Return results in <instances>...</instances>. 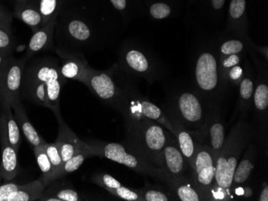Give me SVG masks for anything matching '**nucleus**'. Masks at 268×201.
<instances>
[{
    "label": "nucleus",
    "instance_id": "1",
    "mask_svg": "<svg viewBox=\"0 0 268 201\" xmlns=\"http://www.w3.org/2000/svg\"><path fill=\"white\" fill-rule=\"evenodd\" d=\"M66 81L60 74L57 59L42 56L25 66L20 98L49 108L55 115L60 112V92Z\"/></svg>",
    "mask_w": 268,
    "mask_h": 201
},
{
    "label": "nucleus",
    "instance_id": "2",
    "mask_svg": "<svg viewBox=\"0 0 268 201\" xmlns=\"http://www.w3.org/2000/svg\"><path fill=\"white\" fill-rule=\"evenodd\" d=\"M87 143L93 155H101L108 160L123 164L140 173H153V168L148 164L143 156L127 152L126 148L120 143Z\"/></svg>",
    "mask_w": 268,
    "mask_h": 201
},
{
    "label": "nucleus",
    "instance_id": "3",
    "mask_svg": "<svg viewBox=\"0 0 268 201\" xmlns=\"http://www.w3.org/2000/svg\"><path fill=\"white\" fill-rule=\"evenodd\" d=\"M233 140L230 136L222 152L216 159V171L215 178L217 185L221 188L227 189L232 186L233 177L238 164V157L240 154L241 145L238 141V136Z\"/></svg>",
    "mask_w": 268,
    "mask_h": 201
},
{
    "label": "nucleus",
    "instance_id": "4",
    "mask_svg": "<svg viewBox=\"0 0 268 201\" xmlns=\"http://www.w3.org/2000/svg\"><path fill=\"white\" fill-rule=\"evenodd\" d=\"M84 84L100 99L108 103V105L123 111L126 102L124 97L120 96L115 83L109 74L104 72H96L90 70Z\"/></svg>",
    "mask_w": 268,
    "mask_h": 201
},
{
    "label": "nucleus",
    "instance_id": "5",
    "mask_svg": "<svg viewBox=\"0 0 268 201\" xmlns=\"http://www.w3.org/2000/svg\"><path fill=\"white\" fill-rule=\"evenodd\" d=\"M26 59L10 57L8 64L0 74V95L10 103L20 98L23 74L26 66Z\"/></svg>",
    "mask_w": 268,
    "mask_h": 201
},
{
    "label": "nucleus",
    "instance_id": "6",
    "mask_svg": "<svg viewBox=\"0 0 268 201\" xmlns=\"http://www.w3.org/2000/svg\"><path fill=\"white\" fill-rule=\"evenodd\" d=\"M55 116L59 125V132L55 143L60 150L63 163L66 162L78 152L90 149L88 143L81 141L78 136L68 126L62 118L60 112L55 114Z\"/></svg>",
    "mask_w": 268,
    "mask_h": 201
},
{
    "label": "nucleus",
    "instance_id": "7",
    "mask_svg": "<svg viewBox=\"0 0 268 201\" xmlns=\"http://www.w3.org/2000/svg\"><path fill=\"white\" fill-rule=\"evenodd\" d=\"M0 144H1V161L0 170L4 181L13 180L19 171L18 153L10 143L8 139L5 119L1 114L0 116Z\"/></svg>",
    "mask_w": 268,
    "mask_h": 201
},
{
    "label": "nucleus",
    "instance_id": "8",
    "mask_svg": "<svg viewBox=\"0 0 268 201\" xmlns=\"http://www.w3.org/2000/svg\"><path fill=\"white\" fill-rule=\"evenodd\" d=\"M55 53L60 57V71L62 77L66 80H73L85 82L88 76V68L84 59L79 57L77 53H70L56 48Z\"/></svg>",
    "mask_w": 268,
    "mask_h": 201
},
{
    "label": "nucleus",
    "instance_id": "9",
    "mask_svg": "<svg viewBox=\"0 0 268 201\" xmlns=\"http://www.w3.org/2000/svg\"><path fill=\"white\" fill-rule=\"evenodd\" d=\"M57 19L58 18L52 19L50 22L33 34L28 43V50L25 56L27 61L30 60L32 56L42 52H55L56 45L54 44V35Z\"/></svg>",
    "mask_w": 268,
    "mask_h": 201
},
{
    "label": "nucleus",
    "instance_id": "10",
    "mask_svg": "<svg viewBox=\"0 0 268 201\" xmlns=\"http://www.w3.org/2000/svg\"><path fill=\"white\" fill-rule=\"evenodd\" d=\"M193 168L195 170L197 182L202 186H210L214 182L216 160L210 147L204 146L197 149Z\"/></svg>",
    "mask_w": 268,
    "mask_h": 201
},
{
    "label": "nucleus",
    "instance_id": "11",
    "mask_svg": "<svg viewBox=\"0 0 268 201\" xmlns=\"http://www.w3.org/2000/svg\"><path fill=\"white\" fill-rule=\"evenodd\" d=\"M196 80L201 89L212 91L218 85L217 62L211 53L201 55L196 66Z\"/></svg>",
    "mask_w": 268,
    "mask_h": 201
},
{
    "label": "nucleus",
    "instance_id": "12",
    "mask_svg": "<svg viewBox=\"0 0 268 201\" xmlns=\"http://www.w3.org/2000/svg\"><path fill=\"white\" fill-rule=\"evenodd\" d=\"M11 105V108L13 109L14 116L19 125V129L26 138L28 143H30V145L32 147H35L43 145L47 143L28 119L26 110L21 101V98L12 101Z\"/></svg>",
    "mask_w": 268,
    "mask_h": 201
},
{
    "label": "nucleus",
    "instance_id": "13",
    "mask_svg": "<svg viewBox=\"0 0 268 201\" xmlns=\"http://www.w3.org/2000/svg\"><path fill=\"white\" fill-rule=\"evenodd\" d=\"M46 190L39 200L42 201H80L83 197L80 192L74 189L69 183L56 180L47 187Z\"/></svg>",
    "mask_w": 268,
    "mask_h": 201
},
{
    "label": "nucleus",
    "instance_id": "14",
    "mask_svg": "<svg viewBox=\"0 0 268 201\" xmlns=\"http://www.w3.org/2000/svg\"><path fill=\"white\" fill-rule=\"evenodd\" d=\"M178 108L181 115L186 121L190 123H197L203 117L202 104L195 95L191 93H183L178 99Z\"/></svg>",
    "mask_w": 268,
    "mask_h": 201
},
{
    "label": "nucleus",
    "instance_id": "15",
    "mask_svg": "<svg viewBox=\"0 0 268 201\" xmlns=\"http://www.w3.org/2000/svg\"><path fill=\"white\" fill-rule=\"evenodd\" d=\"M0 107L5 119L8 139L17 153H19L21 144V133L19 125L12 112L11 103L6 97L0 95Z\"/></svg>",
    "mask_w": 268,
    "mask_h": 201
},
{
    "label": "nucleus",
    "instance_id": "16",
    "mask_svg": "<svg viewBox=\"0 0 268 201\" xmlns=\"http://www.w3.org/2000/svg\"><path fill=\"white\" fill-rule=\"evenodd\" d=\"M14 16L32 29L33 33L43 27V19L39 10L32 3L15 4Z\"/></svg>",
    "mask_w": 268,
    "mask_h": 201
},
{
    "label": "nucleus",
    "instance_id": "17",
    "mask_svg": "<svg viewBox=\"0 0 268 201\" xmlns=\"http://www.w3.org/2000/svg\"><path fill=\"white\" fill-rule=\"evenodd\" d=\"M44 189L39 180H36L27 185H21L18 190L10 193L4 201L39 200Z\"/></svg>",
    "mask_w": 268,
    "mask_h": 201
},
{
    "label": "nucleus",
    "instance_id": "18",
    "mask_svg": "<svg viewBox=\"0 0 268 201\" xmlns=\"http://www.w3.org/2000/svg\"><path fill=\"white\" fill-rule=\"evenodd\" d=\"M163 157L168 171L172 175H180L186 167L185 157L175 145L165 146Z\"/></svg>",
    "mask_w": 268,
    "mask_h": 201
},
{
    "label": "nucleus",
    "instance_id": "19",
    "mask_svg": "<svg viewBox=\"0 0 268 201\" xmlns=\"http://www.w3.org/2000/svg\"><path fill=\"white\" fill-rule=\"evenodd\" d=\"M36 6L43 19V27L52 19L58 18L64 4V0H30Z\"/></svg>",
    "mask_w": 268,
    "mask_h": 201
},
{
    "label": "nucleus",
    "instance_id": "20",
    "mask_svg": "<svg viewBox=\"0 0 268 201\" xmlns=\"http://www.w3.org/2000/svg\"><path fill=\"white\" fill-rule=\"evenodd\" d=\"M33 153L36 157V162L41 171L42 175L39 180L44 188L51 185V179L52 175V166L49 160L48 155L45 153L43 145L33 147Z\"/></svg>",
    "mask_w": 268,
    "mask_h": 201
},
{
    "label": "nucleus",
    "instance_id": "21",
    "mask_svg": "<svg viewBox=\"0 0 268 201\" xmlns=\"http://www.w3.org/2000/svg\"><path fill=\"white\" fill-rule=\"evenodd\" d=\"M125 64L131 70L138 73H145L149 69V62L141 51L130 49L125 55Z\"/></svg>",
    "mask_w": 268,
    "mask_h": 201
},
{
    "label": "nucleus",
    "instance_id": "22",
    "mask_svg": "<svg viewBox=\"0 0 268 201\" xmlns=\"http://www.w3.org/2000/svg\"><path fill=\"white\" fill-rule=\"evenodd\" d=\"M92 155L93 154L90 149L82 150V151L76 153L73 157L68 160L66 162L63 163L61 169L56 175V180L63 178L69 174L72 173L73 171L78 169L80 166L82 165L84 160Z\"/></svg>",
    "mask_w": 268,
    "mask_h": 201
},
{
    "label": "nucleus",
    "instance_id": "23",
    "mask_svg": "<svg viewBox=\"0 0 268 201\" xmlns=\"http://www.w3.org/2000/svg\"><path fill=\"white\" fill-rule=\"evenodd\" d=\"M211 151L216 160L225 144V129L221 122H215L210 128Z\"/></svg>",
    "mask_w": 268,
    "mask_h": 201
},
{
    "label": "nucleus",
    "instance_id": "24",
    "mask_svg": "<svg viewBox=\"0 0 268 201\" xmlns=\"http://www.w3.org/2000/svg\"><path fill=\"white\" fill-rule=\"evenodd\" d=\"M179 147L183 157L189 160L192 166L194 165V159L197 149H196L194 139L190 133L186 131H181L177 135Z\"/></svg>",
    "mask_w": 268,
    "mask_h": 201
},
{
    "label": "nucleus",
    "instance_id": "25",
    "mask_svg": "<svg viewBox=\"0 0 268 201\" xmlns=\"http://www.w3.org/2000/svg\"><path fill=\"white\" fill-rule=\"evenodd\" d=\"M43 147L52 166V179H51V184H52V182L56 181V175L61 169L63 161L62 160L60 150L58 148L56 143H45L44 144H43Z\"/></svg>",
    "mask_w": 268,
    "mask_h": 201
},
{
    "label": "nucleus",
    "instance_id": "26",
    "mask_svg": "<svg viewBox=\"0 0 268 201\" xmlns=\"http://www.w3.org/2000/svg\"><path fill=\"white\" fill-rule=\"evenodd\" d=\"M254 167L255 166H254L253 161L252 160L243 159L238 165L237 164L235 173H234V177H233L232 185L233 184L241 185V184L246 182L251 175Z\"/></svg>",
    "mask_w": 268,
    "mask_h": 201
},
{
    "label": "nucleus",
    "instance_id": "27",
    "mask_svg": "<svg viewBox=\"0 0 268 201\" xmlns=\"http://www.w3.org/2000/svg\"><path fill=\"white\" fill-rule=\"evenodd\" d=\"M255 108L259 112H264L268 107V87L266 84H259L254 95Z\"/></svg>",
    "mask_w": 268,
    "mask_h": 201
},
{
    "label": "nucleus",
    "instance_id": "28",
    "mask_svg": "<svg viewBox=\"0 0 268 201\" xmlns=\"http://www.w3.org/2000/svg\"><path fill=\"white\" fill-rule=\"evenodd\" d=\"M107 191L117 197L121 198V199H125V200H142V196L140 195L139 192L131 190V189L123 186V185H121V186L118 187L115 189H108Z\"/></svg>",
    "mask_w": 268,
    "mask_h": 201
},
{
    "label": "nucleus",
    "instance_id": "29",
    "mask_svg": "<svg viewBox=\"0 0 268 201\" xmlns=\"http://www.w3.org/2000/svg\"><path fill=\"white\" fill-rule=\"evenodd\" d=\"M93 181L97 185H101L102 188H105L106 190L115 189V188L122 185L118 180L115 179L109 174H101V175H96L93 178Z\"/></svg>",
    "mask_w": 268,
    "mask_h": 201
},
{
    "label": "nucleus",
    "instance_id": "30",
    "mask_svg": "<svg viewBox=\"0 0 268 201\" xmlns=\"http://www.w3.org/2000/svg\"><path fill=\"white\" fill-rule=\"evenodd\" d=\"M16 39L13 34L0 28V50L9 51L13 53Z\"/></svg>",
    "mask_w": 268,
    "mask_h": 201
},
{
    "label": "nucleus",
    "instance_id": "31",
    "mask_svg": "<svg viewBox=\"0 0 268 201\" xmlns=\"http://www.w3.org/2000/svg\"><path fill=\"white\" fill-rule=\"evenodd\" d=\"M12 19H13V15L10 12L9 10L7 9L0 4V28L12 33L11 31Z\"/></svg>",
    "mask_w": 268,
    "mask_h": 201
},
{
    "label": "nucleus",
    "instance_id": "32",
    "mask_svg": "<svg viewBox=\"0 0 268 201\" xmlns=\"http://www.w3.org/2000/svg\"><path fill=\"white\" fill-rule=\"evenodd\" d=\"M177 196L183 201H199L200 197L194 188L188 185H183L177 189Z\"/></svg>",
    "mask_w": 268,
    "mask_h": 201
},
{
    "label": "nucleus",
    "instance_id": "33",
    "mask_svg": "<svg viewBox=\"0 0 268 201\" xmlns=\"http://www.w3.org/2000/svg\"><path fill=\"white\" fill-rule=\"evenodd\" d=\"M150 14L154 19H164L170 15V8L166 4L158 3L151 6Z\"/></svg>",
    "mask_w": 268,
    "mask_h": 201
},
{
    "label": "nucleus",
    "instance_id": "34",
    "mask_svg": "<svg viewBox=\"0 0 268 201\" xmlns=\"http://www.w3.org/2000/svg\"><path fill=\"white\" fill-rule=\"evenodd\" d=\"M243 48V44L238 40H229L222 44L221 47V52L224 55L237 54L240 53Z\"/></svg>",
    "mask_w": 268,
    "mask_h": 201
},
{
    "label": "nucleus",
    "instance_id": "35",
    "mask_svg": "<svg viewBox=\"0 0 268 201\" xmlns=\"http://www.w3.org/2000/svg\"><path fill=\"white\" fill-rule=\"evenodd\" d=\"M142 196V200L146 201H167L169 200V198L166 196V194L163 193L160 191L149 190L145 191L142 194H140Z\"/></svg>",
    "mask_w": 268,
    "mask_h": 201
},
{
    "label": "nucleus",
    "instance_id": "36",
    "mask_svg": "<svg viewBox=\"0 0 268 201\" xmlns=\"http://www.w3.org/2000/svg\"><path fill=\"white\" fill-rule=\"evenodd\" d=\"M245 0H232L230 6V15L233 19H238L242 16L245 10Z\"/></svg>",
    "mask_w": 268,
    "mask_h": 201
},
{
    "label": "nucleus",
    "instance_id": "37",
    "mask_svg": "<svg viewBox=\"0 0 268 201\" xmlns=\"http://www.w3.org/2000/svg\"><path fill=\"white\" fill-rule=\"evenodd\" d=\"M253 93V83L250 79H245L242 80L240 86V95L242 99H248L252 98Z\"/></svg>",
    "mask_w": 268,
    "mask_h": 201
},
{
    "label": "nucleus",
    "instance_id": "38",
    "mask_svg": "<svg viewBox=\"0 0 268 201\" xmlns=\"http://www.w3.org/2000/svg\"><path fill=\"white\" fill-rule=\"evenodd\" d=\"M12 56V53L9 51L0 50V74L4 71L6 65L8 64L10 57Z\"/></svg>",
    "mask_w": 268,
    "mask_h": 201
},
{
    "label": "nucleus",
    "instance_id": "39",
    "mask_svg": "<svg viewBox=\"0 0 268 201\" xmlns=\"http://www.w3.org/2000/svg\"><path fill=\"white\" fill-rule=\"evenodd\" d=\"M239 62V57L237 55L233 54L224 62V66L225 67H231L237 65Z\"/></svg>",
    "mask_w": 268,
    "mask_h": 201
},
{
    "label": "nucleus",
    "instance_id": "40",
    "mask_svg": "<svg viewBox=\"0 0 268 201\" xmlns=\"http://www.w3.org/2000/svg\"><path fill=\"white\" fill-rule=\"evenodd\" d=\"M242 68H241L240 67L236 66V67H234L231 69V72H230V77H231V78L233 79V80H238V78H240L241 76H242Z\"/></svg>",
    "mask_w": 268,
    "mask_h": 201
},
{
    "label": "nucleus",
    "instance_id": "41",
    "mask_svg": "<svg viewBox=\"0 0 268 201\" xmlns=\"http://www.w3.org/2000/svg\"><path fill=\"white\" fill-rule=\"evenodd\" d=\"M110 1H111L116 9L122 11V10L126 8V0H110Z\"/></svg>",
    "mask_w": 268,
    "mask_h": 201
},
{
    "label": "nucleus",
    "instance_id": "42",
    "mask_svg": "<svg viewBox=\"0 0 268 201\" xmlns=\"http://www.w3.org/2000/svg\"><path fill=\"white\" fill-rule=\"evenodd\" d=\"M259 201H268V187L266 186L261 192Z\"/></svg>",
    "mask_w": 268,
    "mask_h": 201
},
{
    "label": "nucleus",
    "instance_id": "43",
    "mask_svg": "<svg viewBox=\"0 0 268 201\" xmlns=\"http://www.w3.org/2000/svg\"><path fill=\"white\" fill-rule=\"evenodd\" d=\"M224 3H225V0H212L213 7H214L215 9L222 8Z\"/></svg>",
    "mask_w": 268,
    "mask_h": 201
},
{
    "label": "nucleus",
    "instance_id": "44",
    "mask_svg": "<svg viewBox=\"0 0 268 201\" xmlns=\"http://www.w3.org/2000/svg\"><path fill=\"white\" fill-rule=\"evenodd\" d=\"M16 1V4H26V3L29 2L30 0H15Z\"/></svg>",
    "mask_w": 268,
    "mask_h": 201
},
{
    "label": "nucleus",
    "instance_id": "45",
    "mask_svg": "<svg viewBox=\"0 0 268 201\" xmlns=\"http://www.w3.org/2000/svg\"><path fill=\"white\" fill-rule=\"evenodd\" d=\"M4 181V177H3L2 172H1V170H0V186L2 185L3 181Z\"/></svg>",
    "mask_w": 268,
    "mask_h": 201
},
{
    "label": "nucleus",
    "instance_id": "46",
    "mask_svg": "<svg viewBox=\"0 0 268 201\" xmlns=\"http://www.w3.org/2000/svg\"><path fill=\"white\" fill-rule=\"evenodd\" d=\"M1 114H2V110H1V107H0V116H1Z\"/></svg>",
    "mask_w": 268,
    "mask_h": 201
}]
</instances>
